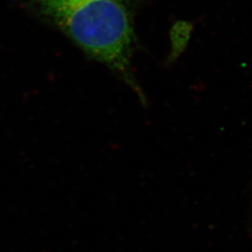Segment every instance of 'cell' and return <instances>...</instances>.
<instances>
[{
  "mask_svg": "<svg viewBox=\"0 0 252 252\" xmlns=\"http://www.w3.org/2000/svg\"><path fill=\"white\" fill-rule=\"evenodd\" d=\"M120 1H122V0H120Z\"/></svg>",
  "mask_w": 252,
  "mask_h": 252,
  "instance_id": "7a4b0ae2",
  "label": "cell"
},
{
  "mask_svg": "<svg viewBox=\"0 0 252 252\" xmlns=\"http://www.w3.org/2000/svg\"><path fill=\"white\" fill-rule=\"evenodd\" d=\"M86 53L145 97L131 66L134 30L120 0H31Z\"/></svg>",
  "mask_w": 252,
  "mask_h": 252,
  "instance_id": "6da1fadb",
  "label": "cell"
}]
</instances>
